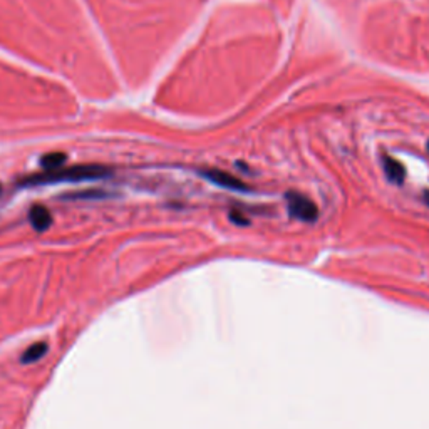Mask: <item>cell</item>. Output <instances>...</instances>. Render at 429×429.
Here are the masks:
<instances>
[{"label": "cell", "mask_w": 429, "mask_h": 429, "mask_svg": "<svg viewBox=\"0 0 429 429\" xmlns=\"http://www.w3.org/2000/svg\"><path fill=\"white\" fill-rule=\"evenodd\" d=\"M47 349H49V347H47V344H46V342H36V344H32V345H30V347L27 349V351H25L24 354H22V359H20V361L24 362V364H32V362H37L39 359L46 356Z\"/></svg>", "instance_id": "8992f818"}, {"label": "cell", "mask_w": 429, "mask_h": 429, "mask_svg": "<svg viewBox=\"0 0 429 429\" xmlns=\"http://www.w3.org/2000/svg\"><path fill=\"white\" fill-rule=\"evenodd\" d=\"M287 200V210L292 218L297 220L312 223L319 218V208L309 196L297 193V191H288L286 193Z\"/></svg>", "instance_id": "7a4b0ae2"}, {"label": "cell", "mask_w": 429, "mask_h": 429, "mask_svg": "<svg viewBox=\"0 0 429 429\" xmlns=\"http://www.w3.org/2000/svg\"><path fill=\"white\" fill-rule=\"evenodd\" d=\"M0 190H2V186H0Z\"/></svg>", "instance_id": "30bf717a"}, {"label": "cell", "mask_w": 429, "mask_h": 429, "mask_svg": "<svg viewBox=\"0 0 429 429\" xmlns=\"http://www.w3.org/2000/svg\"><path fill=\"white\" fill-rule=\"evenodd\" d=\"M383 168H384V173H386V177L389 178V181L397 183V185H401V183L404 181V178H406L404 166H402L399 161L394 160V158L384 156Z\"/></svg>", "instance_id": "5b68a950"}, {"label": "cell", "mask_w": 429, "mask_h": 429, "mask_svg": "<svg viewBox=\"0 0 429 429\" xmlns=\"http://www.w3.org/2000/svg\"><path fill=\"white\" fill-rule=\"evenodd\" d=\"M428 150H429V143H428Z\"/></svg>", "instance_id": "9c48e42d"}, {"label": "cell", "mask_w": 429, "mask_h": 429, "mask_svg": "<svg viewBox=\"0 0 429 429\" xmlns=\"http://www.w3.org/2000/svg\"><path fill=\"white\" fill-rule=\"evenodd\" d=\"M230 220L236 223V225H248V223H250L247 220V218L242 217V214H240L238 212H231L230 213Z\"/></svg>", "instance_id": "ba28073f"}, {"label": "cell", "mask_w": 429, "mask_h": 429, "mask_svg": "<svg viewBox=\"0 0 429 429\" xmlns=\"http://www.w3.org/2000/svg\"><path fill=\"white\" fill-rule=\"evenodd\" d=\"M201 177L207 178L213 185L225 188V190L248 191V186L245 185L242 179H238L226 172H220V169H205V172H201Z\"/></svg>", "instance_id": "3957f363"}, {"label": "cell", "mask_w": 429, "mask_h": 429, "mask_svg": "<svg viewBox=\"0 0 429 429\" xmlns=\"http://www.w3.org/2000/svg\"><path fill=\"white\" fill-rule=\"evenodd\" d=\"M41 163H42L44 168H46V172H49V169L60 168V166L65 163V155H63V153H51V155L42 158Z\"/></svg>", "instance_id": "52a82bcc"}, {"label": "cell", "mask_w": 429, "mask_h": 429, "mask_svg": "<svg viewBox=\"0 0 429 429\" xmlns=\"http://www.w3.org/2000/svg\"><path fill=\"white\" fill-rule=\"evenodd\" d=\"M29 220L30 225H32L37 231H46L49 230L52 225V214L46 207H39V205H36V207L30 208Z\"/></svg>", "instance_id": "277c9868"}, {"label": "cell", "mask_w": 429, "mask_h": 429, "mask_svg": "<svg viewBox=\"0 0 429 429\" xmlns=\"http://www.w3.org/2000/svg\"><path fill=\"white\" fill-rule=\"evenodd\" d=\"M109 174V169L99 165H81L71 166V168H56L46 173L30 174L20 181L22 186H39V185H52V183L64 181H84V179H98Z\"/></svg>", "instance_id": "6da1fadb"}]
</instances>
